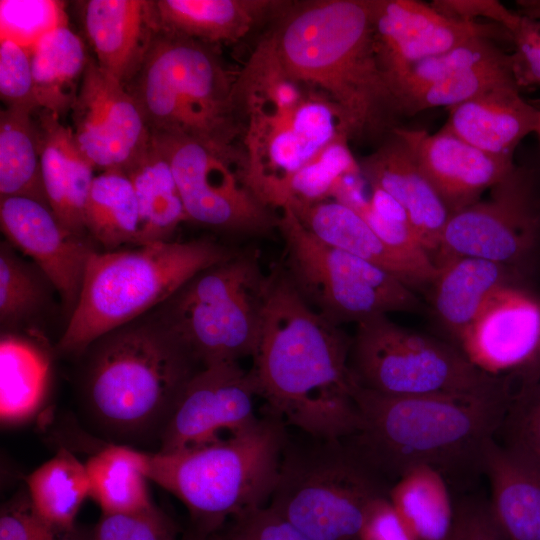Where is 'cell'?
Instances as JSON below:
<instances>
[{"label": "cell", "instance_id": "obj_46", "mask_svg": "<svg viewBox=\"0 0 540 540\" xmlns=\"http://www.w3.org/2000/svg\"><path fill=\"white\" fill-rule=\"evenodd\" d=\"M68 534L47 523L28 494L17 495L1 509L0 540H60Z\"/></svg>", "mask_w": 540, "mask_h": 540}, {"label": "cell", "instance_id": "obj_53", "mask_svg": "<svg viewBox=\"0 0 540 540\" xmlns=\"http://www.w3.org/2000/svg\"><path fill=\"white\" fill-rule=\"evenodd\" d=\"M536 107L538 108V111H539V117H538V124H537L535 134L538 136V140L540 144V101H539V104L536 105Z\"/></svg>", "mask_w": 540, "mask_h": 540}, {"label": "cell", "instance_id": "obj_21", "mask_svg": "<svg viewBox=\"0 0 540 540\" xmlns=\"http://www.w3.org/2000/svg\"><path fill=\"white\" fill-rule=\"evenodd\" d=\"M392 132L405 142L450 215L479 201L516 168L513 158L480 150L443 127L433 134L400 126Z\"/></svg>", "mask_w": 540, "mask_h": 540}, {"label": "cell", "instance_id": "obj_2", "mask_svg": "<svg viewBox=\"0 0 540 540\" xmlns=\"http://www.w3.org/2000/svg\"><path fill=\"white\" fill-rule=\"evenodd\" d=\"M373 0H316L283 15L269 38L288 77L323 94L356 141L380 140L398 127L397 100L380 66Z\"/></svg>", "mask_w": 540, "mask_h": 540}, {"label": "cell", "instance_id": "obj_20", "mask_svg": "<svg viewBox=\"0 0 540 540\" xmlns=\"http://www.w3.org/2000/svg\"><path fill=\"white\" fill-rule=\"evenodd\" d=\"M372 21L376 53L391 89L415 64L472 38L491 37L494 28L451 19L416 0H373Z\"/></svg>", "mask_w": 540, "mask_h": 540}, {"label": "cell", "instance_id": "obj_17", "mask_svg": "<svg viewBox=\"0 0 540 540\" xmlns=\"http://www.w3.org/2000/svg\"><path fill=\"white\" fill-rule=\"evenodd\" d=\"M540 345V301L517 285L497 289L455 347L482 372L527 385Z\"/></svg>", "mask_w": 540, "mask_h": 540}, {"label": "cell", "instance_id": "obj_11", "mask_svg": "<svg viewBox=\"0 0 540 540\" xmlns=\"http://www.w3.org/2000/svg\"><path fill=\"white\" fill-rule=\"evenodd\" d=\"M281 211L277 230L285 248L282 266L299 294L324 318L339 326L422 310L421 300L401 280L322 241L290 209Z\"/></svg>", "mask_w": 540, "mask_h": 540}, {"label": "cell", "instance_id": "obj_18", "mask_svg": "<svg viewBox=\"0 0 540 540\" xmlns=\"http://www.w3.org/2000/svg\"><path fill=\"white\" fill-rule=\"evenodd\" d=\"M516 82L510 54L491 37L472 38L412 66L396 82L405 117L435 107L446 109L497 85Z\"/></svg>", "mask_w": 540, "mask_h": 540}, {"label": "cell", "instance_id": "obj_31", "mask_svg": "<svg viewBox=\"0 0 540 540\" xmlns=\"http://www.w3.org/2000/svg\"><path fill=\"white\" fill-rule=\"evenodd\" d=\"M123 172L131 180L138 201L137 246L171 241V235L188 218L171 166L152 137Z\"/></svg>", "mask_w": 540, "mask_h": 540}, {"label": "cell", "instance_id": "obj_40", "mask_svg": "<svg viewBox=\"0 0 540 540\" xmlns=\"http://www.w3.org/2000/svg\"><path fill=\"white\" fill-rule=\"evenodd\" d=\"M62 2L51 0H1V39L31 49L49 31L67 25Z\"/></svg>", "mask_w": 540, "mask_h": 540}, {"label": "cell", "instance_id": "obj_49", "mask_svg": "<svg viewBox=\"0 0 540 540\" xmlns=\"http://www.w3.org/2000/svg\"><path fill=\"white\" fill-rule=\"evenodd\" d=\"M461 540H505L486 503H464L456 509Z\"/></svg>", "mask_w": 540, "mask_h": 540}, {"label": "cell", "instance_id": "obj_23", "mask_svg": "<svg viewBox=\"0 0 540 540\" xmlns=\"http://www.w3.org/2000/svg\"><path fill=\"white\" fill-rule=\"evenodd\" d=\"M358 164L369 186L383 190L405 210L434 260L450 214L405 142L392 132Z\"/></svg>", "mask_w": 540, "mask_h": 540}, {"label": "cell", "instance_id": "obj_36", "mask_svg": "<svg viewBox=\"0 0 540 540\" xmlns=\"http://www.w3.org/2000/svg\"><path fill=\"white\" fill-rule=\"evenodd\" d=\"M10 196L49 205L42 178L38 124L31 113L5 108L0 112V198Z\"/></svg>", "mask_w": 540, "mask_h": 540}, {"label": "cell", "instance_id": "obj_13", "mask_svg": "<svg viewBox=\"0 0 540 540\" xmlns=\"http://www.w3.org/2000/svg\"><path fill=\"white\" fill-rule=\"evenodd\" d=\"M168 160L188 221L245 236H264L277 229L278 218L240 180L234 162L190 137L151 133Z\"/></svg>", "mask_w": 540, "mask_h": 540}, {"label": "cell", "instance_id": "obj_54", "mask_svg": "<svg viewBox=\"0 0 540 540\" xmlns=\"http://www.w3.org/2000/svg\"><path fill=\"white\" fill-rule=\"evenodd\" d=\"M74 536H75V532L66 535L64 538H62L60 540H75Z\"/></svg>", "mask_w": 540, "mask_h": 540}, {"label": "cell", "instance_id": "obj_25", "mask_svg": "<svg viewBox=\"0 0 540 540\" xmlns=\"http://www.w3.org/2000/svg\"><path fill=\"white\" fill-rule=\"evenodd\" d=\"M447 111L443 128L480 150L507 158L535 133L539 117L538 108L521 96L516 82L497 85Z\"/></svg>", "mask_w": 540, "mask_h": 540}, {"label": "cell", "instance_id": "obj_9", "mask_svg": "<svg viewBox=\"0 0 540 540\" xmlns=\"http://www.w3.org/2000/svg\"><path fill=\"white\" fill-rule=\"evenodd\" d=\"M268 274L257 250L238 251L184 284L155 315L201 366L254 357Z\"/></svg>", "mask_w": 540, "mask_h": 540}, {"label": "cell", "instance_id": "obj_10", "mask_svg": "<svg viewBox=\"0 0 540 540\" xmlns=\"http://www.w3.org/2000/svg\"><path fill=\"white\" fill-rule=\"evenodd\" d=\"M349 366L358 387L398 396L481 395L514 385L490 376L450 342L405 328L388 315L356 324Z\"/></svg>", "mask_w": 540, "mask_h": 540}, {"label": "cell", "instance_id": "obj_33", "mask_svg": "<svg viewBox=\"0 0 540 540\" xmlns=\"http://www.w3.org/2000/svg\"><path fill=\"white\" fill-rule=\"evenodd\" d=\"M388 498L417 540H448L456 510L446 477L429 465L407 469L390 486Z\"/></svg>", "mask_w": 540, "mask_h": 540}, {"label": "cell", "instance_id": "obj_19", "mask_svg": "<svg viewBox=\"0 0 540 540\" xmlns=\"http://www.w3.org/2000/svg\"><path fill=\"white\" fill-rule=\"evenodd\" d=\"M0 224L7 241L47 276L70 317L97 252L88 236L70 232L49 205L23 196L0 198Z\"/></svg>", "mask_w": 540, "mask_h": 540}, {"label": "cell", "instance_id": "obj_48", "mask_svg": "<svg viewBox=\"0 0 540 540\" xmlns=\"http://www.w3.org/2000/svg\"><path fill=\"white\" fill-rule=\"evenodd\" d=\"M431 6L451 19L478 22V18L494 21L502 28L510 9L495 0H436Z\"/></svg>", "mask_w": 540, "mask_h": 540}, {"label": "cell", "instance_id": "obj_42", "mask_svg": "<svg viewBox=\"0 0 540 540\" xmlns=\"http://www.w3.org/2000/svg\"><path fill=\"white\" fill-rule=\"evenodd\" d=\"M0 97L9 109L31 114L39 109L30 50L10 39L0 41Z\"/></svg>", "mask_w": 540, "mask_h": 540}, {"label": "cell", "instance_id": "obj_44", "mask_svg": "<svg viewBox=\"0 0 540 540\" xmlns=\"http://www.w3.org/2000/svg\"><path fill=\"white\" fill-rule=\"evenodd\" d=\"M502 28L513 45L510 59L518 87L540 88V19L511 10Z\"/></svg>", "mask_w": 540, "mask_h": 540}, {"label": "cell", "instance_id": "obj_1", "mask_svg": "<svg viewBox=\"0 0 540 540\" xmlns=\"http://www.w3.org/2000/svg\"><path fill=\"white\" fill-rule=\"evenodd\" d=\"M352 337L315 311L283 266L268 274L261 330L250 369L265 411L322 440L357 432Z\"/></svg>", "mask_w": 540, "mask_h": 540}, {"label": "cell", "instance_id": "obj_3", "mask_svg": "<svg viewBox=\"0 0 540 540\" xmlns=\"http://www.w3.org/2000/svg\"><path fill=\"white\" fill-rule=\"evenodd\" d=\"M80 393L94 428L114 443L157 440L202 367L153 313L120 326L81 355Z\"/></svg>", "mask_w": 540, "mask_h": 540}, {"label": "cell", "instance_id": "obj_39", "mask_svg": "<svg viewBox=\"0 0 540 540\" xmlns=\"http://www.w3.org/2000/svg\"><path fill=\"white\" fill-rule=\"evenodd\" d=\"M370 189V196L361 195L345 205L355 210L391 247L419 261L434 262L399 203L381 189Z\"/></svg>", "mask_w": 540, "mask_h": 540}, {"label": "cell", "instance_id": "obj_43", "mask_svg": "<svg viewBox=\"0 0 540 540\" xmlns=\"http://www.w3.org/2000/svg\"><path fill=\"white\" fill-rule=\"evenodd\" d=\"M174 522L154 504L142 511L102 514L92 540H180Z\"/></svg>", "mask_w": 540, "mask_h": 540}, {"label": "cell", "instance_id": "obj_35", "mask_svg": "<svg viewBox=\"0 0 540 540\" xmlns=\"http://www.w3.org/2000/svg\"><path fill=\"white\" fill-rule=\"evenodd\" d=\"M27 494L38 514L60 532H75L79 510L90 496L85 463L60 450L26 479Z\"/></svg>", "mask_w": 540, "mask_h": 540}, {"label": "cell", "instance_id": "obj_26", "mask_svg": "<svg viewBox=\"0 0 540 540\" xmlns=\"http://www.w3.org/2000/svg\"><path fill=\"white\" fill-rule=\"evenodd\" d=\"M480 471L489 480V508L505 540H540V464L492 438L483 447Z\"/></svg>", "mask_w": 540, "mask_h": 540}, {"label": "cell", "instance_id": "obj_22", "mask_svg": "<svg viewBox=\"0 0 540 540\" xmlns=\"http://www.w3.org/2000/svg\"><path fill=\"white\" fill-rule=\"evenodd\" d=\"M87 40L98 66L127 86L138 73L160 30L154 1L80 2Z\"/></svg>", "mask_w": 540, "mask_h": 540}, {"label": "cell", "instance_id": "obj_6", "mask_svg": "<svg viewBox=\"0 0 540 540\" xmlns=\"http://www.w3.org/2000/svg\"><path fill=\"white\" fill-rule=\"evenodd\" d=\"M237 252L201 238L94 253L57 353L81 356L96 339L159 307L196 274Z\"/></svg>", "mask_w": 540, "mask_h": 540}, {"label": "cell", "instance_id": "obj_12", "mask_svg": "<svg viewBox=\"0 0 540 540\" xmlns=\"http://www.w3.org/2000/svg\"><path fill=\"white\" fill-rule=\"evenodd\" d=\"M238 117L247 116L238 176L265 206H285L290 179L333 141L345 138L339 112L322 93H310L294 107L276 109L249 93H235Z\"/></svg>", "mask_w": 540, "mask_h": 540}, {"label": "cell", "instance_id": "obj_37", "mask_svg": "<svg viewBox=\"0 0 540 540\" xmlns=\"http://www.w3.org/2000/svg\"><path fill=\"white\" fill-rule=\"evenodd\" d=\"M88 235L106 251L137 246L139 207L134 187L121 170H106L93 179L85 206Z\"/></svg>", "mask_w": 540, "mask_h": 540}, {"label": "cell", "instance_id": "obj_8", "mask_svg": "<svg viewBox=\"0 0 540 540\" xmlns=\"http://www.w3.org/2000/svg\"><path fill=\"white\" fill-rule=\"evenodd\" d=\"M389 489L344 439L289 440L268 506L309 540H359L368 506Z\"/></svg>", "mask_w": 540, "mask_h": 540}, {"label": "cell", "instance_id": "obj_47", "mask_svg": "<svg viewBox=\"0 0 540 540\" xmlns=\"http://www.w3.org/2000/svg\"><path fill=\"white\" fill-rule=\"evenodd\" d=\"M359 540L417 539L398 515L388 496H380L367 508Z\"/></svg>", "mask_w": 540, "mask_h": 540}, {"label": "cell", "instance_id": "obj_4", "mask_svg": "<svg viewBox=\"0 0 540 540\" xmlns=\"http://www.w3.org/2000/svg\"><path fill=\"white\" fill-rule=\"evenodd\" d=\"M514 392L398 396L358 387L360 426L344 439L383 479L429 465L446 475L480 471L483 447L495 438Z\"/></svg>", "mask_w": 540, "mask_h": 540}, {"label": "cell", "instance_id": "obj_50", "mask_svg": "<svg viewBox=\"0 0 540 540\" xmlns=\"http://www.w3.org/2000/svg\"><path fill=\"white\" fill-rule=\"evenodd\" d=\"M539 380H540V345H539V349H538V352H537V355H536V358H535V361L533 363V367L531 370L529 384L535 383Z\"/></svg>", "mask_w": 540, "mask_h": 540}, {"label": "cell", "instance_id": "obj_51", "mask_svg": "<svg viewBox=\"0 0 540 540\" xmlns=\"http://www.w3.org/2000/svg\"><path fill=\"white\" fill-rule=\"evenodd\" d=\"M180 540H218V537H217L216 534L201 535V534L193 532V533H191L189 535L184 536Z\"/></svg>", "mask_w": 540, "mask_h": 540}, {"label": "cell", "instance_id": "obj_16", "mask_svg": "<svg viewBox=\"0 0 540 540\" xmlns=\"http://www.w3.org/2000/svg\"><path fill=\"white\" fill-rule=\"evenodd\" d=\"M76 143L95 168L124 171L151 142L133 95L89 59L71 109Z\"/></svg>", "mask_w": 540, "mask_h": 540}, {"label": "cell", "instance_id": "obj_15", "mask_svg": "<svg viewBox=\"0 0 540 540\" xmlns=\"http://www.w3.org/2000/svg\"><path fill=\"white\" fill-rule=\"evenodd\" d=\"M259 397L250 370L239 362L202 366L182 393L159 441L168 453L207 445L251 426Z\"/></svg>", "mask_w": 540, "mask_h": 540}, {"label": "cell", "instance_id": "obj_7", "mask_svg": "<svg viewBox=\"0 0 540 540\" xmlns=\"http://www.w3.org/2000/svg\"><path fill=\"white\" fill-rule=\"evenodd\" d=\"M235 80L209 44L160 29L126 87L151 133L196 139L238 164Z\"/></svg>", "mask_w": 540, "mask_h": 540}, {"label": "cell", "instance_id": "obj_52", "mask_svg": "<svg viewBox=\"0 0 540 540\" xmlns=\"http://www.w3.org/2000/svg\"><path fill=\"white\" fill-rule=\"evenodd\" d=\"M448 540H461L460 532L457 528L456 522H455V528L451 535V537Z\"/></svg>", "mask_w": 540, "mask_h": 540}, {"label": "cell", "instance_id": "obj_27", "mask_svg": "<svg viewBox=\"0 0 540 540\" xmlns=\"http://www.w3.org/2000/svg\"><path fill=\"white\" fill-rule=\"evenodd\" d=\"M41 140V167L48 204L70 232L87 237L85 206L94 166L79 149L71 126L41 110L37 121Z\"/></svg>", "mask_w": 540, "mask_h": 540}, {"label": "cell", "instance_id": "obj_30", "mask_svg": "<svg viewBox=\"0 0 540 540\" xmlns=\"http://www.w3.org/2000/svg\"><path fill=\"white\" fill-rule=\"evenodd\" d=\"M36 333L1 334L0 414L5 425L29 420L44 404L51 379V357L36 341Z\"/></svg>", "mask_w": 540, "mask_h": 540}, {"label": "cell", "instance_id": "obj_32", "mask_svg": "<svg viewBox=\"0 0 540 540\" xmlns=\"http://www.w3.org/2000/svg\"><path fill=\"white\" fill-rule=\"evenodd\" d=\"M30 53L39 109L60 118L77 98L90 59L86 47L67 24L43 35Z\"/></svg>", "mask_w": 540, "mask_h": 540}, {"label": "cell", "instance_id": "obj_5", "mask_svg": "<svg viewBox=\"0 0 540 540\" xmlns=\"http://www.w3.org/2000/svg\"><path fill=\"white\" fill-rule=\"evenodd\" d=\"M287 425L264 412L248 428L175 452H148L147 476L186 507L194 532L212 535L232 519L269 504Z\"/></svg>", "mask_w": 540, "mask_h": 540}, {"label": "cell", "instance_id": "obj_29", "mask_svg": "<svg viewBox=\"0 0 540 540\" xmlns=\"http://www.w3.org/2000/svg\"><path fill=\"white\" fill-rule=\"evenodd\" d=\"M161 30L205 43H234L284 6L269 0H157Z\"/></svg>", "mask_w": 540, "mask_h": 540}, {"label": "cell", "instance_id": "obj_45", "mask_svg": "<svg viewBox=\"0 0 540 540\" xmlns=\"http://www.w3.org/2000/svg\"><path fill=\"white\" fill-rule=\"evenodd\" d=\"M215 534L218 540H309L268 505L232 519Z\"/></svg>", "mask_w": 540, "mask_h": 540}, {"label": "cell", "instance_id": "obj_28", "mask_svg": "<svg viewBox=\"0 0 540 540\" xmlns=\"http://www.w3.org/2000/svg\"><path fill=\"white\" fill-rule=\"evenodd\" d=\"M435 264L433 310L455 346L489 297L500 287L513 284L516 268L466 256L443 258Z\"/></svg>", "mask_w": 540, "mask_h": 540}, {"label": "cell", "instance_id": "obj_38", "mask_svg": "<svg viewBox=\"0 0 540 540\" xmlns=\"http://www.w3.org/2000/svg\"><path fill=\"white\" fill-rule=\"evenodd\" d=\"M34 263V262H33ZM55 289L34 263L25 261L8 242L0 245V324L4 331H31Z\"/></svg>", "mask_w": 540, "mask_h": 540}, {"label": "cell", "instance_id": "obj_34", "mask_svg": "<svg viewBox=\"0 0 540 540\" xmlns=\"http://www.w3.org/2000/svg\"><path fill=\"white\" fill-rule=\"evenodd\" d=\"M90 497L102 514H125L153 505L147 481L148 452L112 443L85 462Z\"/></svg>", "mask_w": 540, "mask_h": 540}, {"label": "cell", "instance_id": "obj_24", "mask_svg": "<svg viewBox=\"0 0 540 540\" xmlns=\"http://www.w3.org/2000/svg\"><path fill=\"white\" fill-rule=\"evenodd\" d=\"M290 210L322 241L386 271L413 290L432 286L435 262L419 261L391 247L349 206L327 199Z\"/></svg>", "mask_w": 540, "mask_h": 540}, {"label": "cell", "instance_id": "obj_41", "mask_svg": "<svg viewBox=\"0 0 540 540\" xmlns=\"http://www.w3.org/2000/svg\"><path fill=\"white\" fill-rule=\"evenodd\" d=\"M540 464V380L517 387L495 437Z\"/></svg>", "mask_w": 540, "mask_h": 540}, {"label": "cell", "instance_id": "obj_14", "mask_svg": "<svg viewBox=\"0 0 540 540\" xmlns=\"http://www.w3.org/2000/svg\"><path fill=\"white\" fill-rule=\"evenodd\" d=\"M480 199L451 214L434 262L475 257L516 268L540 239V209L528 173L515 168Z\"/></svg>", "mask_w": 540, "mask_h": 540}]
</instances>
